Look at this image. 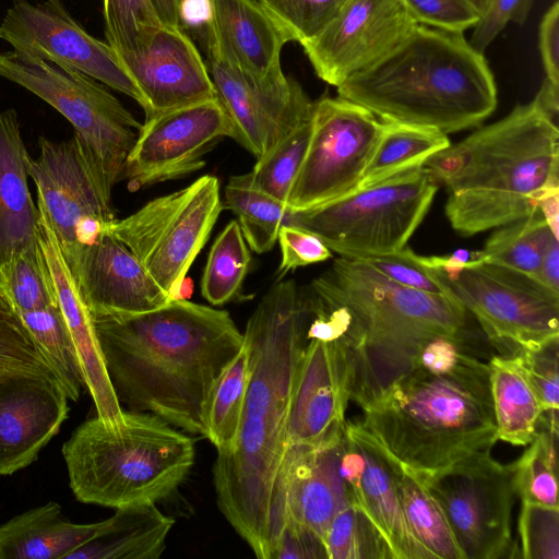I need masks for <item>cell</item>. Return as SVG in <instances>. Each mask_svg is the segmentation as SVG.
I'll list each match as a JSON object with an SVG mask.
<instances>
[{
    "label": "cell",
    "instance_id": "6da1fadb",
    "mask_svg": "<svg viewBox=\"0 0 559 559\" xmlns=\"http://www.w3.org/2000/svg\"><path fill=\"white\" fill-rule=\"evenodd\" d=\"M309 319L308 296L294 281L273 285L258 304L243 332L250 374L238 435L213 466L218 508L259 559H272L286 520L288 413Z\"/></svg>",
    "mask_w": 559,
    "mask_h": 559
},
{
    "label": "cell",
    "instance_id": "7a4b0ae2",
    "mask_svg": "<svg viewBox=\"0 0 559 559\" xmlns=\"http://www.w3.org/2000/svg\"><path fill=\"white\" fill-rule=\"evenodd\" d=\"M360 424L399 463L432 474L490 453L498 441L490 367L465 337H438L385 383L356 386Z\"/></svg>",
    "mask_w": 559,
    "mask_h": 559
},
{
    "label": "cell",
    "instance_id": "3957f363",
    "mask_svg": "<svg viewBox=\"0 0 559 559\" xmlns=\"http://www.w3.org/2000/svg\"><path fill=\"white\" fill-rule=\"evenodd\" d=\"M92 318L121 407L204 437L210 392L243 344L230 314L171 299L147 312Z\"/></svg>",
    "mask_w": 559,
    "mask_h": 559
},
{
    "label": "cell",
    "instance_id": "277c9868",
    "mask_svg": "<svg viewBox=\"0 0 559 559\" xmlns=\"http://www.w3.org/2000/svg\"><path fill=\"white\" fill-rule=\"evenodd\" d=\"M424 166L450 195L452 228L472 236L524 218L559 191V130L532 100L436 153Z\"/></svg>",
    "mask_w": 559,
    "mask_h": 559
},
{
    "label": "cell",
    "instance_id": "5b68a950",
    "mask_svg": "<svg viewBox=\"0 0 559 559\" xmlns=\"http://www.w3.org/2000/svg\"><path fill=\"white\" fill-rule=\"evenodd\" d=\"M336 91L337 96L367 108L382 121L445 134L479 124L498 102L489 64L464 33L423 24Z\"/></svg>",
    "mask_w": 559,
    "mask_h": 559
},
{
    "label": "cell",
    "instance_id": "8992f818",
    "mask_svg": "<svg viewBox=\"0 0 559 559\" xmlns=\"http://www.w3.org/2000/svg\"><path fill=\"white\" fill-rule=\"evenodd\" d=\"M123 418L118 429L90 418L63 443L79 501L116 510L157 503L189 475L195 456L191 437L151 413L123 409Z\"/></svg>",
    "mask_w": 559,
    "mask_h": 559
},
{
    "label": "cell",
    "instance_id": "52a82bcc",
    "mask_svg": "<svg viewBox=\"0 0 559 559\" xmlns=\"http://www.w3.org/2000/svg\"><path fill=\"white\" fill-rule=\"evenodd\" d=\"M310 292L350 314L361 378L370 354L401 370L430 341L465 337L467 311L456 297L403 286L360 259H335L311 282Z\"/></svg>",
    "mask_w": 559,
    "mask_h": 559
},
{
    "label": "cell",
    "instance_id": "ba28073f",
    "mask_svg": "<svg viewBox=\"0 0 559 559\" xmlns=\"http://www.w3.org/2000/svg\"><path fill=\"white\" fill-rule=\"evenodd\" d=\"M0 78L32 92L72 124L94 183L111 201L142 127L135 117L99 81L14 49L0 52Z\"/></svg>",
    "mask_w": 559,
    "mask_h": 559
},
{
    "label": "cell",
    "instance_id": "9c48e42d",
    "mask_svg": "<svg viewBox=\"0 0 559 559\" xmlns=\"http://www.w3.org/2000/svg\"><path fill=\"white\" fill-rule=\"evenodd\" d=\"M437 189L429 170L418 165L323 204L288 210L284 225L317 236L341 257L385 255L405 247Z\"/></svg>",
    "mask_w": 559,
    "mask_h": 559
},
{
    "label": "cell",
    "instance_id": "30bf717a",
    "mask_svg": "<svg viewBox=\"0 0 559 559\" xmlns=\"http://www.w3.org/2000/svg\"><path fill=\"white\" fill-rule=\"evenodd\" d=\"M223 209L218 179L204 175L188 187L145 203L116 219L110 233L138 259L171 299L205 245Z\"/></svg>",
    "mask_w": 559,
    "mask_h": 559
},
{
    "label": "cell",
    "instance_id": "8fae6325",
    "mask_svg": "<svg viewBox=\"0 0 559 559\" xmlns=\"http://www.w3.org/2000/svg\"><path fill=\"white\" fill-rule=\"evenodd\" d=\"M436 273L504 356L559 337V292L533 276L481 259Z\"/></svg>",
    "mask_w": 559,
    "mask_h": 559
},
{
    "label": "cell",
    "instance_id": "7c38bea8",
    "mask_svg": "<svg viewBox=\"0 0 559 559\" xmlns=\"http://www.w3.org/2000/svg\"><path fill=\"white\" fill-rule=\"evenodd\" d=\"M413 473L442 508L465 559L513 558V463L486 453L432 474Z\"/></svg>",
    "mask_w": 559,
    "mask_h": 559
},
{
    "label": "cell",
    "instance_id": "4fadbf2b",
    "mask_svg": "<svg viewBox=\"0 0 559 559\" xmlns=\"http://www.w3.org/2000/svg\"><path fill=\"white\" fill-rule=\"evenodd\" d=\"M308 147L287 207L306 210L358 188L383 130L367 108L337 97L313 102Z\"/></svg>",
    "mask_w": 559,
    "mask_h": 559
},
{
    "label": "cell",
    "instance_id": "5bb4252c",
    "mask_svg": "<svg viewBox=\"0 0 559 559\" xmlns=\"http://www.w3.org/2000/svg\"><path fill=\"white\" fill-rule=\"evenodd\" d=\"M38 146V157L29 158L28 176L36 186L38 211L73 274L86 250L116 221L115 211L94 183L74 138L40 136Z\"/></svg>",
    "mask_w": 559,
    "mask_h": 559
},
{
    "label": "cell",
    "instance_id": "9a60e30c",
    "mask_svg": "<svg viewBox=\"0 0 559 559\" xmlns=\"http://www.w3.org/2000/svg\"><path fill=\"white\" fill-rule=\"evenodd\" d=\"M0 39L14 50L83 72L145 110L142 93L114 49L90 35L61 0H15L0 23Z\"/></svg>",
    "mask_w": 559,
    "mask_h": 559
},
{
    "label": "cell",
    "instance_id": "2e32d148",
    "mask_svg": "<svg viewBox=\"0 0 559 559\" xmlns=\"http://www.w3.org/2000/svg\"><path fill=\"white\" fill-rule=\"evenodd\" d=\"M234 127L218 98L146 118L124 163L131 191L186 177L201 169L204 155Z\"/></svg>",
    "mask_w": 559,
    "mask_h": 559
},
{
    "label": "cell",
    "instance_id": "e0dca14e",
    "mask_svg": "<svg viewBox=\"0 0 559 559\" xmlns=\"http://www.w3.org/2000/svg\"><path fill=\"white\" fill-rule=\"evenodd\" d=\"M209 71L217 98L234 127V140L257 162L311 117L313 102L294 79L255 81L207 48Z\"/></svg>",
    "mask_w": 559,
    "mask_h": 559
},
{
    "label": "cell",
    "instance_id": "ac0fdd59",
    "mask_svg": "<svg viewBox=\"0 0 559 559\" xmlns=\"http://www.w3.org/2000/svg\"><path fill=\"white\" fill-rule=\"evenodd\" d=\"M417 25L400 0H347L300 45L318 78L336 87L392 52Z\"/></svg>",
    "mask_w": 559,
    "mask_h": 559
},
{
    "label": "cell",
    "instance_id": "d6986e66",
    "mask_svg": "<svg viewBox=\"0 0 559 559\" xmlns=\"http://www.w3.org/2000/svg\"><path fill=\"white\" fill-rule=\"evenodd\" d=\"M356 380L348 338L308 340L292 388L287 447L316 445L340 435Z\"/></svg>",
    "mask_w": 559,
    "mask_h": 559
},
{
    "label": "cell",
    "instance_id": "ffe728a7",
    "mask_svg": "<svg viewBox=\"0 0 559 559\" xmlns=\"http://www.w3.org/2000/svg\"><path fill=\"white\" fill-rule=\"evenodd\" d=\"M340 471L350 502L378 527L394 559H437L406 522L391 456L360 421L344 424Z\"/></svg>",
    "mask_w": 559,
    "mask_h": 559
},
{
    "label": "cell",
    "instance_id": "44dd1931",
    "mask_svg": "<svg viewBox=\"0 0 559 559\" xmlns=\"http://www.w3.org/2000/svg\"><path fill=\"white\" fill-rule=\"evenodd\" d=\"M118 58L144 97L146 118L217 98L209 67L182 27L163 24L142 49Z\"/></svg>",
    "mask_w": 559,
    "mask_h": 559
},
{
    "label": "cell",
    "instance_id": "7402d4cb",
    "mask_svg": "<svg viewBox=\"0 0 559 559\" xmlns=\"http://www.w3.org/2000/svg\"><path fill=\"white\" fill-rule=\"evenodd\" d=\"M68 400L53 376L0 377V476L12 475L37 460L68 418Z\"/></svg>",
    "mask_w": 559,
    "mask_h": 559
},
{
    "label": "cell",
    "instance_id": "603a6c76",
    "mask_svg": "<svg viewBox=\"0 0 559 559\" xmlns=\"http://www.w3.org/2000/svg\"><path fill=\"white\" fill-rule=\"evenodd\" d=\"M72 276L92 317L147 312L171 300L109 228L86 250Z\"/></svg>",
    "mask_w": 559,
    "mask_h": 559
},
{
    "label": "cell",
    "instance_id": "cb8c5ba5",
    "mask_svg": "<svg viewBox=\"0 0 559 559\" xmlns=\"http://www.w3.org/2000/svg\"><path fill=\"white\" fill-rule=\"evenodd\" d=\"M207 48L255 81L282 78L281 52L293 41L259 0H207Z\"/></svg>",
    "mask_w": 559,
    "mask_h": 559
},
{
    "label": "cell",
    "instance_id": "d4e9b609",
    "mask_svg": "<svg viewBox=\"0 0 559 559\" xmlns=\"http://www.w3.org/2000/svg\"><path fill=\"white\" fill-rule=\"evenodd\" d=\"M37 239L50 270L58 305L78 355L84 384L93 399L96 416L108 427L120 428L124 424L123 409L108 377L93 318L55 234L40 212Z\"/></svg>",
    "mask_w": 559,
    "mask_h": 559
},
{
    "label": "cell",
    "instance_id": "484cf974",
    "mask_svg": "<svg viewBox=\"0 0 559 559\" xmlns=\"http://www.w3.org/2000/svg\"><path fill=\"white\" fill-rule=\"evenodd\" d=\"M342 435L343 430L316 445H289L284 459L286 516L306 525L322 540L335 514L350 502L340 471Z\"/></svg>",
    "mask_w": 559,
    "mask_h": 559
},
{
    "label": "cell",
    "instance_id": "4316f807",
    "mask_svg": "<svg viewBox=\"0 0 559 559\" xmlns=\"http://www.w3.org/2000/svg\"><path fill=\"white\" fill-rule=\"evenodd\" d=\"M29 154L17 112H0V267L37 243L39 211L28 187Z\"/></svg>",
    "mask_w": 559,
    "mask_h": 559
},
{
    "label": "cell",
    "instance_id": "83f0119b",
    "mask_svg": "<svg viewBox=\"0 0 559 559\" xmlns=\"http://www.w3.org/2000/svg\"><path fill=\"white\" fill-rule=\"evenodd\" d=\"M105 524L71 522L59 503L49 501L0 525V559H67L97 537Z\"/></svg>",
    "mask_w": 559,
    "mask_h": 559
},
{
    "label": "cell",
    "instance_id": "f1b7e54d",
    "mask_svg": "<svg viewBox=\"0 0 559 559\" xmlns=\"http://www.w3.org/2000/svg\"><path fill=\"white\" fill-rule=\"evenodd\" d=\"M175 524L156 503L117 509L103 532L72 551L67 559H158Z\"/></svg>",
    "mask_w": 559,
    "mask_h": 559
},
{
    "label": "cell",
    "instance_id": "f546056e",
    "mask_svg": "<svg viewBox=\"0 0 559 559\" xmlns=\"http://www.w3.org/2000/svg\"><path fill=\"white\" fill-rule=\"evenodd\" d=\"M488 362L498 440L528 445L544 412L540 401L514 357L498 355Z\"/></svg>",
    "mask_w": 559,
    "mask_h": 559
},
{
    "label": "cell",
    "instance_id": "4dcf8cb0",
    "mask_svg": "<svg viewBox=\"0 0 559 559\" xmlns=\"http://www.w3.org/2000/svg\"><path fill=\"white\" fill-rule=\"evenodd\" d=\"M391 461L404 516L415 537L437 559H465L438 501L416 474L392 456Z\"/></svg>",
    "mask_w": 559,
    "mask_h": 559
},
{
    "label": "cell",
    "instance_id": "1f68e13d",
    "mask_svg": "<svg viewBox=\"0 0 559 559\" xmlns=\"http://www.w3.org/2000/svg\"><path fill=\"white\" fill-rule=\"evenodd\" d=\"M449 145V138L441 131L383 121L382 133L358 188L424 165L428 158Z\"/></svg>",
    "mask_w": 559,
    "mask_h": 559
},
{
    "label": "cell",
    "instance_id": "d6a6232c",
    "mask_svg": "<svg viewBox=\"0 0 559 559\" xmlns=\"http://www.w3.org/2000/svg\"><path fill=\"white\" fill-rule=\"evenodd\" d=\"M49 364L69 400L80 399L84 384L78 355L59 305L16 311Z\"/></svg>",
    "mask_w": 559,
    "mask_h": 559
},
{
    "label": "cell",
    "instance_id": "836d02e7",
    "mask_svg": "<svg viewBox=\"0 0 559 559\" xmlns=\"http://www.w3.org/2000/svg\"><path fill=\"white\" fill-rule=\"evenodd\" d=\"M250 374L249 353H239L214 383L204 413L205 435L216 451L230 448L237 438Z\"/></svg>",
    "mask_w": 559,
    "mask_h": 559
},
{
    "label": "cell",
    "instance_id": "e575fe53",
    "mask_svg": "<svg viewBox=\"0 0 559 559\" xmlns=\"http://www.w3.org/2000/svg\"><path fill=\"white\" fill-rule=\"evenodd\" d=\"M554 236L539 209L531 215L495 228L481 260L534 276Z\"/></svg>",
    "mask_w": 559,
    "mask_h": 559
},
{
    "label": "cell",
    "instance_id": "d590c367",
    "mask_svg": "<svg viewBox=\"0 0 559 559\" xmlns=\"http://www.w3.org/2000/svg\"><path fill=\"white\" fill-rule=\"evenodd\" d=\"M223 206L236 214L247 245L257 253L274 247L288 213L286 203L249 187L237 176L225 188Z\"/></svg>",
    "mask_w": 559,
    "mask_h": 559
},
{
    "label": "cell",
    "instance_id": "8d00e7d4",
    "mask_svg": "<svg viewBox=\"0 0 559 559\" xmlns=\"http://www.w3.org/2000/svg\"><path fill=\"white\" fill-rule=\"evenodd\" d=\"M250 251L238 222H229L215 239L201 280L202 296L214 306L233 300L250 266Z\"/></svg>",
    "mask_w": 559,
    "mask_h": 559
},
{
    "label": "cell",
    "instance_id": "74e56055",
    "mask_svg": "<svg viewBox=\"0 0 559 559\" xmlns=\"http://www.w3.org/2000/svg\"><path fill=\"white\" fill-rule=\"evenodd\" d=\"M0 288L15 311L58 305L52 276L38 239L0 267Z\"/></svg>",
    "mask_w": 559,
    "mask_h": 559
},
{
    "label": "cell",
    "instance_id": "f35d334b",
    "mask_svg": "<svg viewBox=\"0 0 559 559\" xmlns=\"http://www.w3.org/2000/svg\"><path fill=\"white\" fill-rule=\"evenodd\" d=\"M558 433L544 427L513 463L515 492L521 501L558 506L556 444Z\"/></svg>",
    "mask_w": 559,
    "mask_h": 559
},
{
    "label": "cell",
    "instance_id": "ab89813d",
    "mask_svg": "<svg viewBox=\"0 0 559 559\" xmlns=\"http://www.w3.org/2000/svg\"><path fill=\"white\" fill-rule=\"evenodd\" d=\"M323 542L328 559H394L378 527L353 502L335 514Z\"/></svg>",
    "mask_w": 559,
    "mask_h": 559
},
{
    "label": "cell",
    "instance_id": "60d3db41",
    "mask_svg": "<svg viewBox=\"0 0 559 559\" xmlns=\"http://www.w3.org/2000/svg\"><path fill=\"white\" fill-rule=\"evenodd\" d=\"M311 132L310 119L289 133L240 181L287 204L292 186L304 160Z\"/></svg>",
    "mask_w": 559,
    "mask_h": 559
},
{
    "label": "cell",
    "instance_id": "b9f144b4",
    "mask_svg": "<svg viewBox=\"0 0 559 559\" xmlns=\"http://www.w3.org/2000/svg\"><path fill=\"white\" fill-rule=\"evenodd\" d=\"M107 44L118 57L142 49L163 25L152 0H103Z\"/></svg>",
    "mask_w": 559,
    "mask_h": 559
},
{
    "label": "cell",
    "instance_id": "7bdbcfd3",
    "mask_svg": "<svg viewBox=\"0 0 559 559\" xmlns=\"http://www.w3.org/2000/svg\"><path fill=\"white\" fill-rule=\"evenodd\" d=\"M9 373L53 376V372L0 288V377Z\"/></svg>",
    "mask_w": 559,
    "mask_h": 559
},
{
    "label": "cell",
    "instance_id": "ee69618b",
    "mask_svg": "<svg viewBox=\"0 0 559 559\" xmlns=\"http://www.w3.org/2000/svg\"><path fill=\"white\" fill-rule=\"evenodd\" d=\"M558 341L552 338L535 348H523L513 353L534 391L536 392L543 415L540 424L558 432Z\"/></svg>",
    "mask_w": 559,
    "mask_h": 559
},
{
    "label": "cell",
    "instance_id": "f6af8a7d",
    "mask_svg": "<svg viewBox=\"0 0 559 559\" xmlns=\"http://www.w3.org/2000/svg\"><path fill=\"white\" fill-rule=\"evenodd\" d=\"M285 28L293 41L302 44L320 33L347 0H259Z\"/></svg>",
    "mask_w": 559,
    "mask_h": 559
},
{
    "label": "cell",
    "instance_id": "bcb514c9",
    "mask_svg": "<svg viewBox=\"0 0 559 559\" xmlns=\"http://www.w3.org/2000/svg\"><path fill=\"white\" fill-rule=\"evenodd\" d=\"M520 557L559 559V507L521 501Z\"/></svg>",
    "mask_w": 559,
    "mask_h": 559
},
{
    "label": "cell",
    "instance_id": "7dc6e473",
    "mask_svg": "<svg viewBox=\"0 0 559 559\" xmlns=\"http://www.w3.org/2000/svg\"><path fill=\"white\" fill-rule=\"evenodd\" d=\"M360 260L403 286L426 293L454 296L436 271L408 248L404 247L390 254Z\"/></svg>",
    "mask_w": 559,
    "mask_h": 559
},
{
    "label": "cell",
    "instance_id": "c3c4849f",
    "mask_svg": "<svg viewBox=\"0 0 559 559\" xmlns=\"http://www.w3.org/2000/svg\"><path fill=\"white\" fill-rule=\"evenodd\" d=\"M412 17L426 26L464 33L480 14L468 0H400Z\"/></svg>",
    "mask_w": 559,
    "mask_h": 559
},
{
    "label": "cell",
    "instance_id": "681fc988",
    "mask_svg": "<svg viewBox=\"0 0 559 559\" xmlns=\"http://www.w3.org/2000/svg\"><path fill=\"white\" fill-rule=\"evenodd\" d=\"M534 0H491L486 11L473 26L471 46L484 53L509 22L523 25L531 12Z\"/></svg>",
    "mask_w": 559,
    "mask_h": 559
},
{
    "label": "cell",
    "instance_id": "f907efd6",
    "mask_svg": "<svg viewBox=\"0 0 559 559\" xmlns=\"http://www.w3.org/2000/svg\"><path fill=\"white\" fill-rule=\"evenodd\" d=\"M277 241L281 248V263L277 280L300 266L322 262L332 257L331 250L314 235L302 229L283 225Z\"/></svg>",
    "mask_w": 559,
    "mask_h": 559
},
{
    "label": "cell",
    "instance_id": "816d5d0a",
    "mask_svg": "<svg viewBox=\"0 0 559 559\" xmlns=\"http://www.w3.org/2000/svg\"><path fill=\"white\" fill-rule=\"evenodd\" d=\"M272 559H328V554L318 534L287 515Z\"/></svg>",
    "mask_w": 559,
    "mask_h": 559
},
{
    "label": "cell",
    "instance_id": "f5cc1de1",
    "mask_svg": "<svg viewBox=\"0 0 559 559\" xmlns=\"http://www.w3.org/2000/svg\"><path fill=\"white\" fill-rule=\"evenodd\" d=\"M538 47L546 78L559 83V2L544 14L538 31Z\"/></svg>",
    "mask_w": 559,
    "mask_h": 559
},
{
    "label": "cell",
    "instance_id": "db71d44e",
    "mask_svg": "<svg viewBox=\"0 0 559 559\" xmlns=\"http://www.w3.org/2000/svg\"><path fill=\"white\" fill-rule=\"evenodd\" d=\"M559 240L555 239L544 253L538 271L533 276L546 287L559 292Z\"/></svg>",
    "mask_w": 559,
    "mask_h": 559
},
{
    "label": "cell",
    "instance_id": "11a10c76",
    "mask_svg": "<svg viewBox=\"0 0 559 559\" xmlns=\"http://www.w3.org/2000/svg\"><path fill=\"white\" fill-rule=\"evenodd\" d=\"M550 118L557 121L559 112V83L545 78L533 99Z\"/></svg>",
    "mask_w": 559,
    "mask_h": 559
},
{
    "label": "cell",
    "instance_id": "9f6ffc18",
    "mask_svg": "<svg viewBox=\"0 0 559 559\" xmlns=\"http://www.w3.org/2000/svg\"><path fill=\"white\" fill-rule=\"evenodd\" d=\"M538 209L554 236L559 239V191L544 195L538 201Z\"/></svg>",
    "mask_w": 559,
    "mask_h": 559
},
{
    "label": "cell",
    "instance_id": "6f0895ef",
    "mask_svg": "<svg viewBox=\"0 0 559 559\" xmlns=\"http://www.w3.org/2000/svg\"><path fill=\"white\" fill-rule=\"evenodd\" d=\"M181 26L195 23V14L198 21L205 24L207 13V0H178Z\"/></svg>",
    "mask_w": 559,
    "mask_h": 559
},
{
    "label": "cell",
    "instance_id": "680465c9",
    "mask_svg": "<svg viewBox=\"0 0 559 559\" xmlns=\"http://www.w3.org/2000/svg\"><path fill=\"white\" fill-rule=\"evenodd\" d=\"M156 12L163 22L168 26H181L178 0H152Z\"/></svg>",
    "mask_w": 559,
    "mask_h": 559
},
{
    "label": "cell",
    "instance_id": "91938a15",
    "mask_svg": "<svg viewBox=\"0 0 559 559\" xmlns=\"http://www.w3.org/2000/svg\"><path fill=\"white\" fill-rule=\"evenodd\" d=\"M490 1L491 0H468L480 15L486 11Z\"/></svg>",
    "mask_w": 559,
    "mask_h": 559
}]
</instances>
